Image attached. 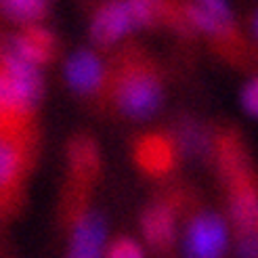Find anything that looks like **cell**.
Instances as JSON below:
<instances>
[{"label":"cell","instance_id":"6da1fadb","mask_svg":"<svg viewBox=\"0 0 258 258\" xmlns=\"http://www.w3.org/2000/svg\"><path fill=\"white\" fill-rule=\"evenodd\" d=\"M212 151L235 237L258 233V164L246 139L235 126H223L214 135Z\"/></svg>","mask_w":258,"mask_h":258},{"label":"cell","instance_id":"7a4b0ae2","mask_svg":"<svg viewBox=\"0 0 258 258\" xmlns=\"http://www.w3.org/2000/svg\"><path fill=\"white\" fill-rule=\"evenodd\" d=\"M36 68L13 46L0 50V135L28 133L42 97V78Z\"/></svg>","mask_w":258,"mask_h":258},{"label":"cell","instance_id":"3957f363","mask_svg":"<svg viewBox=\"0 0 258 258\" xmlns=\"http://www.w3.org/2000/svg\"><path fill=\"white\" fill-rule=\"evenodd\" d=\"M193 34L208 36L214 48L231 63H246L250 48L235 15L225 0H189L183 3Z\"/></svg>","mask_w":258,"mask_h":258},{"label":"cell","instance_id":"277c9868","mask_svg":"<svg viewBox=\"0 0 258 258\" xmlns=\"http://www.w3.org/2000/svg\"><path fill=\"white\" fill-rule=\"evenodd\" d=\"M164 99L160 70L145 57L128 59L115 78V103L128 118L145 120L153 115Z\"/></svg>","mask_w":258,"mask_h":258},{"label":"cell","instance_id":"5b68a950","mask_svg":"<svg viewBox=\"0 0 258 258\" xmlns=\"http://www.w3.org/2000/svg\"><path fill=\"white\" fill-rule=\"evenodd\" d=\"M227 241H229L227 223L214 212L202 210L187 225L185 246L189 256H200V258L223 256V252L227 250Z\"/></svg>","mask_w":258,"mask_h":258},{"label":"cell","instance_id":"8992f818","mask_svg":"<svg viewBox=\"0 0 258 258\" xmlns=\"http://www.w3.org/2000/svg\"><path fill=\"white\" fill-rule=\"evenodd\" d=\"M178 141L166 133H149L135 143V162L151 178L168 176L178 162Z\"/></svg>","mask_w":258,"mask_h":258},{"label":"cell","instance_id":"52a82bcc","mask_svg":"<svg viewBox=\"0 0 258 258\" xmlns=\"http://www.w3.org/2000/svg\"><path fill=\"white\" fill-rule=\"evenodd\" d=\"M135 28L139 25L126 0H107L103 7H99L93 21H90V36L97 44L109 46L126 34H131Z\"/></svg>","mask_w":258,"mask_h":258},{"label":"cell","instance_id":"ba28073f","mask_svg":"<svg viewBox=\"0 0 258 258\" xmlns=\"http://www.w3.org/2000/svg\"><path fill=\"white\" fill-rule=\"evenodd\" d=\"M176 208L178 200H164L151 204L143 212L141 229L147 243L158 252H168L176 237Z\"/></svg>","mask_w":258,"mask_h":258},{"label":"cell","instance_id":"9c48e42d","mask_svg":"<svg viewBox=\"0 0 258 258\" xmlns=\"http://www.w3.org/2000/svg\"><path fill=\"white\" fill-rule=\"evenodd\" d=\"M25 172V143L19 135H0V204L15 198Z\"/></svg>","mask_w":258,"mask_h":258},{"label":"cell","instance_id":"30bf717a","mask_svg":"<svg viewBox=\"0 0 258 258\" xmlns=\"http://www.w3.org/2000/svg\"><path fill=\"white\" fill-rule=\"evenodd\" d=\"M103 76H105V68L90 50H76L66 63V80L76 93H95L103 82Z\"/></svg>","mask_w":258,"mask_h":258},{"label":"cell","instance_id":"8fae6325","mask_svg":"<svg viewBox=\"0 0 258 258\" xmlns=\"http://www.w3.org/2000/svg\"><path fill=\"white\" fill-rule=\"evenodd\" d=\"M13 50L21 55L25 61L34 63V66H44L55 57L57 40L48 30L28 23L25 30L13 40Z\"/></svg>","mask_w":258,"mask_h":258},{"label":"cell","instance_id":"7c38bea8","mask_svg":"<svg viewBox=\"0 0 258 258\" xmlns=\"http://www.w3.org/2000/svg\"><path fill=\"white\" fill-rule=\"evenodd\" d=\"M103 241H105V225H103L101 216L86 212L80 216L74 229L70 254L76 258H95L103 248Z\"/></svg>","mask_w":258,"mask_h":258},{"label":"cell","instance_id":"4fadbf2b","mask_svg":"<svg viewBox=\"0 0 258 258\" xmlns=\"http://www.w3.org/2000/svg\"><path fill=\"white\" fill-rule=\"evenodd\" d=\"M139 28H153L160 23H170L174 3L170 0H126Z\"/></svg>","mask_w":258,"mask_h":258},{"label":"cell","instance_id":"5bb4252c","mask_svg":"<svg viewBox=\"0 0 258 258\" xmlns=\"http://www.w3.org/2000/svg\"><path fill=\"white\" fill-rule=\"evenodd\" d=\"M70 158H72V170L80 180H88L90 176L97 174L99 156H97V147L93 141H88V139L74 141L70 149Z\"/></svg>","mask_w":258,"mask_h":258},{"label":"cell","instance_id":"9a60e30c","mask_svg":"<svg viewBox=\"0 0 258 258\" xmlns=\"http://www.w3.org/2000/svg\"><path fill=\"white\" fill-rule=\"evenodd\" d=\"M0 13L19 23H36L46 15V0H0Z\"/></svg>","mask_w":258,"mask_h":258},{"label":"cell","instance_id":"2e32d148","mask_svg":"<svg viewBox=\"0 0 258 258\" xmlns=\"http://www.w3.org/2000/svg\"><path fill=\"white\" fill-rule=\"evenodd\" d=\"M107 256H111V258H141L143 256V248L131 237H120L109 246Z\"/></svg>","mask_w":258,"mask_h":258},{"label":"cell","instance_id":"e0dca14e","mask_svg":"<svg viewBox=\"0 0 258 258\" xmlns=\"http://www.w3.org/2000/svg\"><path fill=\"white\" fill-rule=\"evenodd\" d=\"M241 103L250 115H256L258 118V78H254L246 84L243 95H241Z\"/></svg>","mask_w":258,"mask_h":258},{"label":"cell","instance_id":"ac0fdd59","mask_svg":"<svg viewBox=\"0 0 258 258\" xmlns=\"http://www.w3.org/2000/svg\"><path fill=\"white\" fill-rule=\"evenodd\" d=\"M252 32H254V36L258 38V9H256V13L252 15Z\"/></svg>","mask_w":258,"mask_h":258}]
</instances>
